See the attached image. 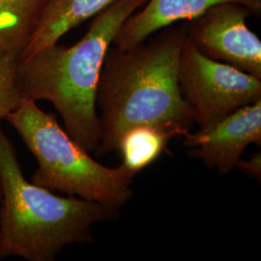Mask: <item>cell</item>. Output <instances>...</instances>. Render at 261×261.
I'll return each mask as SVG.
<instances>
[{"mask_svg":"<svg viewBox=\"0 0 261 261\" xmlns=\"http://www.w3.org/2000/svg\"><path fill=\"white\" fill-rule=\"evenodd\" d=\"M186 23L156 32L135 47H111L99 77L96 106L101 139L95 151L103 156L117 150L126 130L152 125L189 133L194 118L178 83V66L186 39Z\"/></svg>","mask_w":261,"mask_h":261,"instance_id":"1","label":"cell"},{"mask_svg":"<svg viewBox=\"0 0 261 261\" xmlns=\"http://www.w3.org/2000/svg\"><path fill=\"white\" fill-rule=\"evenodd\" d=\"M147 0H116L92 18L87 32L71 47H46L19 61L18 83L23 97L45 100L62 117L67 134L87 152L101 139L96 96L106 56L124 21Z\"/></svg>","mask_w":261,"mask_h":261,"instance_id":"2","label":"cell"},{"mask_svg":"<svg viewBox=\"0 0 261 261\" xmlns=\"http://www.w3.org/2000/svg\"><path fill=\"white\" fill-rule=\"evenodd\" d=\"M0 179V259L55 260L67 246L92 242L93 224L119 218L116 207L75 196H56L29 182L1 126Z\"/></svg>","mask_w":261,"mask_h":261,"instance_id":"3","label":"cell"},{"mask_svg":"<svg viewBox=\"0 0 261 261\" xmlns=\"http://www.w3.org/2000/svg\"><path fill=\"white\" fill-rule=\"evenodd\" d=\"M5 121L17 130L37 161L33 184L118 209L133 197L136 175L122 165L109 168L95 161L36 102L23 97Z\"/></svg>","mask_w":261,"mask_h":261,"instance_id":"4","label":"cell"},{"mask_svg":"<svg viewBox=\"0 0 261 261\" xmlns=\"http://www.w3.org/2000/svg\"><path fill=\"white\" fill-rule=\"evenodd\" d=\"M178 83L199 128L261 100V79L202 55L187 36L179 58Z\"/></svg>","mask_w":261,"mask_h":261,"instance_id":"5","label":"cell"},{"mask_svg":"<svg viewBox=\"0 0 261 261\" xmlns=\"http://www.w3.org/2000/svg\"><path fill=\"white\" fill-rule=\"evenodd\" d=\"M252 12L239 3L214 5L185 21L187 37L204 56L261 79V41L246 19Z\"/></svg>","mask_w":261,"mask_h":261,"instance_id":"6","label":"cell"},{"mask_svg":"<svg viewBox=\"0 0 261 261\" xmlns=\"http://www.w3.org/2000/svg\"><path fill=\"white\" fill-rule=\"evenodd\" d=\"M190 158L201 161L221 174L237 167L245 149L261 144V100L244 106L219 121L183 136Z\"/></svg>","mask_w":261,"mask_h":261,"instance_id":"7","label":"cell"},{"mask_svg":"<svg viewBox=\"0 0 261 261\" xmlns=\"http://www.w3.org/2000/svg\"><path fill=\"white\" fill-rule=\"evenodd\" d=\"M233 2L260 15L261 0H147L124 21L112 42V47H135L164 28L196 19L214 5Z\"/></svg>","mask_w":261,"mask_h":261,"instance_id":"8","label":"cell"},{"mask_svg":"<svg viewBox=\"0 0 261 261\" xmlns=\"http://www.w3.org/2000/svg\"><path fill=\"white\" fill-rule=\"evenodd\" d=\"M116 0H49L37 28L19 56L28 60L40 50L57 44L72 29L92 19Z\"/></svg>","mask_w":261,"mask_h":261,"instance_id":"9","label":"cell"},{"mask_svg":"<svg viewBox=\"0 0 261 261\" xmlns=\"http://www.w3.org/2000/svg\"><path fill=\"white\" fill-rule=\"evenodd\" d=\"M49 0H0V50L20 56Z\"/></svg>","mask_w":261,"mask_h":261,"instance_id":"10","label":"cell"},{"mask_svg":"<svg viewBox=\"0 0 261 261\" xmlns=\"http://www.w3.org/2000/svg\"><path fill=\"white\" fill-rule=\"evenodd\" d=\"M177 137L175 132L159 126L130 128L123 134L117 148L121 153L122 166L137 175L160 158L168 148L169 140Z\"/></svg>","mask_w":261,"mask_h":261,"instance_id":"11","label":"cell"},{"mask_svg":"<svg viewBox=\"0 0 261 261\" xmlns=\"http://www.w3.org/2000/svg\"><path fill=\"white\" fill-rule=\"evenodd\" d=\"M19 59L17 55L0 50V121L5 120L23 98L17 75Z\"/></svg>","mask_w":261,"mask_h":261,"instance_id":"12","label":"cell"},{"mask_svg":"<svg viewBox=\"0 0 261 261\" xmlns=\"http://www.w3.org/2000/svg\"><path fill=\"white\" fill-rule=\"evenodd\" d=\"M236 168H240L245 174L260 182L261 180V154L260 152L255 153L248 160H242L237 164Z\"/></svg>","mask_w":261,"mask_h":261,"instance_id":"13","label":"cell"},{"mask_svg":"<svg viewBox=\"0 0 261 261\" xmlns=\"http://www.w3.org/2000/svg\"><path fill=\"white\" fill-rule=\"evenodd\" d=\"M1 207H2V184L0 179V219H1Z\"/></svg>","mask_w":261,"mask_h":261,"instance_id":"14","label":"cell"}]
</instances>
